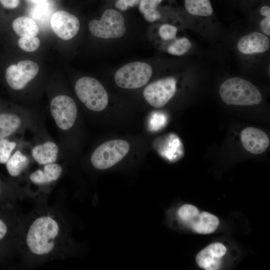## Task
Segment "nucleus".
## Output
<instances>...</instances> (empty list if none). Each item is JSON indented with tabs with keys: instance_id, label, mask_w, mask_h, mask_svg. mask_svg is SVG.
<instances>
[{
	"instance_id": "1",
	"label": "nucleus",
	"mask_w": 270,
	"mask_h": 270,
	"mask_svg": "<svg viewBox=\"0 0 270 270\" xmlns=\"http://www.w3.org/2000/svg\"><path fill=\"white\" fill-rule=\"evenodd\" d=\"M66 236L59 218L50 213H44L35 217L28 226L25 244L29 252L34 256H50L64 246Z\"/></svg>"
},
{
	"instance_id": "6",
	"label": "nucleus",
	"mask_w": 270,
	"mask_h": 270,
	"mask_svg": "<svg viewBox=\"0 0 270 270\" xmlns=\"http://www.w3.org/2000/svg\"><path fill=\"white\" fill-rule=\"evenodd\" d=\"M152 73V68L148 64L132 62L122 66L116 72L114 81L121 88H138L148 82Z\"/></svg>"
},
{
	"instance_id": "8",
	"label": "nucleus",
	"mask_w": 270,
	"mask_h": 270,
	"mask_svg": "<svg viewBox=\"0 0 270 270\" xmlns=\"http://www.w3.org/2000/svg\"><path fill=\"white\" fill-rule=\"evenodd\" d=\"M50 110L56 124L61 130H66L74 124L78 110L74 100L66 95L55 96L51 101Z\"/></svg>"
},
{
	"instance_id": "34",
	"label": "nucleus",
	"mask_w": 270,
	"mask_h": 270,
	"mask_svg": "<svg viewBox=\"0 0 270 270\" xmlns=\"http://www.w3.org/2000/svg\"></svg>"
},
{
	"instance_id": "32",
	"label": "nucleus",
	"mask_w": 270,
	"mask_h": 270,
	"mask_svg": "<svg viewBox=\"0 0 270 270\" xmlns=\"http://www.w3.org/2000/svg\"><path fill=\"white\" fill-rule=\"evenodd\" d=\"M260 14L264 16H270V8L268 6H262L260 9Z\"/></svg>"
},
{
	"instance_id": "5",
	"label": "nucleus",
	"mask_w": 270,
	"mask_h": 270,
	"mask_svg": "<svg viewBox=\"0 0 270 270\" xmlns=\"http://www.w3.org/2000/svg\"><path fill=\"white\" fill-rule=\"evenodd\" d=\"M178 220L192 230L200 234L214 232L219 225L218 217L210 212H200L195 206L186 204L181 206L177 212Z\"/></svg>"
},
{
	"instance_id": "21",
	"label": "nucleus",
	"mask_w": 270,
	"mask_h": 270,
	"mask_svg": "<svg viewBox=\"0 0 270 270\" xmlns=\"http://www.w3.org/2000/svg\"><path fill=\"white\" fill-rule=\"evenodd\" d=\"M168 142L162 154L170 161H176L182 158L184 154L182 144L180 138L174 134H170Z\"/></svg>"
},
{
	"instance_id": "15",
	"label": "nucleus",
	"mask_w": 270,
	"mask_h": 270,
	"mask_svg": "<svg viewBox=\"0 0 270 270\" xmlns=\"http://www.w3.org/2000/svg\"><path fill=\"white\" fill-rule=\"evenodd\" d=\"M62 172L60 165L55 162L44 164L42 170L38 169L30 175L31 182L36 185H46L57 180Z\"/></svg>"
},
{
	"instance_id": "27",
	"label": "nucleus",
	"mask_w": 270,
	"mask_h": 270,
	"mask_svg": "<svg viewBox=\"0 0 270 270\" xmlns=\"http://www.w3.org/2000/svg\"><path fill=\"white\" fill-rule=\"evenodd\" d=\"M178 31L177 28L172 25L164 24L160 28L158 33L162 38L165 40L176 38Z\"/></svg>"
},
{
	"instance_id": "3",
	"label": "nucleus",
	"mask_w": 270,
	"mask_h": 270,
	"mask_svg": "<svg viewBox=\"0 0 270 270\" xmlns=\"http://www.w3.org/2000/svg\"><path fill=\"white\" fill-rule=\"evenodd\" d=\"M78 98L89 110L100 112L108 104V94L102 84L96 79L84 76L78 79L75 84Z\"/></svg>"
},
{
	"instance_id": "30",
	"label": "nucleus",
	"mask_w": 270,
	"mask_h": 270,
	"mask_svg": "<svg viewBox=\"0 0 270 270\" xmlns=\"http://www.w3.org/2000/svg\"><path fill=\"white\" fill-rule=\"evenodd\" d=\"M0 3L4 8H15L19 6L20 0H0Z\"/></svg>"
},
{
	"instance_id": "29",
	"label": "nucleus",
	"mask_w": 270,
	"mask_h": 270,
	"mask_svg": "<svg viewBox=\"0 0 270 270\" xmlns=\"http://www.w3.org/2000/svg\"><path fill=\"white\" fill-rule=\"evenodd\" d=\"M260 28L263 34L270 36V16H265L260 22Z\"/></svg>"
},
{
	"instance_id": "11",
	"label": "nucleus",
	"mask_w": 270,
	"mask_h": 270,
	"mask_svg": "<svg viewBox=\"0 0 270 270\" xmlns=\"http://www.w3.org/2000/svg\"><path fill=\"white\" fill-rule=\"evenodd\" d=\"M50 26L58 37L67 40L72 39L78 34L80 23L74 15L64 10H58L52 15Z\"/></svg>"
},
{
	"instance_id": "26",
	"label": "nucleus",
	"mask_w": 270,
	"mask_h": 270,
	"mask_svg": "<svg viewBox=\"0 0 270 270\" xmlns=\"http://www.w3.org/2000/svg\"><path fill=\"white\" fill-rule=\"evenodd\" d=\"M50 14V6L46 2L34 4L32 10V16L36 20H41Z\"/></svg>"
},
{
	"instance_id": "28",
	"label": "nucleus",
	"mask_w": 270,
	"mask_h": 270,
	"mask_svg": "<svg viewBox=\"0 0 270 270\" xmlns=\"http://www.w3.org/2000/svg\"><path fill=\"white\" fill-rule=\"evenodd\" d=\"M140 0H118L115 6L121 10H125L128 7H132L137 5Z\"/></svg>"
},
{
	"instance_id": "31",
	"label": "nucleus",
	"mask_w": 270,
	"mask_h": 270,
	"mask_svg": "<svg viewBox=\"0 0 270 270\" xmlns=\"http://www.w3.org/2000/svg\"><path fill=\"white\" fill-rule=\"evenodd\" d=\"M8 228L4 222L0 219V240L2 239L6 235Z\"/></svg>"
},
{
	"instance_id": "23",
	"label": "nucleus",
	"mask_w": 270,
	"mask_h": 270,
	"mask_svg": "<svg viewBox=\"0 0 270 270\" xmlns=\"http://www.w3.org/2000/svg\"><path fill=\"white\" fill-rule=\"evenodd\" d=\"M192 44L186 38L176 39L168 48V52L174 56H182L192 48Z\"/></svg>"
},
{
	"instance_id": "10",
	"label": "nucleus",
	"mask_w": 270,
	"mask_h": 270,
	"mask_svg": "<svg viewBox=\"0 0 270 270\" xmlns=\"http://www.w3.org/2000/svg\"><path fill=\"white\" fill-rule=\"evenodd\" d=\"M39 67L30 60L19 62L17 65L12 64L6 70V80L8 86L14 90L24 88L38 74Z\"/></svg>"
},
{
	"instance_id": "33",
	"label": "nucleus",
	"mask_w": 270,
	"mask_h": 270,
	"mask_svg": "<svg viewBox=\"0 0 270 270\" xmlns=\"http://www.w3.org/2000/svg\"><path fill=\"white\" fill-rule=\"evenodd\" d=\"M27 2L34 4H40L46 2L48 0H26Z\"/></svg>"
},
{
	"instance_id": "14",
	"label": "nucleus",
	"mask_w": 270,
	"mask_h": 270,
	"mask_svg": "<svg viewBox=\"0 0 270 270\" xmlns=\"http://www.w3.org/2000/svg\"><path fill=\"white\" fill-rule=\"evenodd\" d=\"M236 47L240 52L245 54L264 53L269 50L270 42L266 35L254 32L240 38Z\"/></svg>"
},
{
	"instance_id": "12",
	"label": "nucleus",
	"mask_w": 270,
	"mask_h": 270,
	"mask_svg": "<svg viewBox=\"0 0 270 270\" xmlns=\"http://www.w3.org/2000/svg\"><path fill=\"white\" fill-rule=\"evenodd\" d=\"M240 137L244 148L253 154L264 152L270 145V139L266 134L254 127H247L244 129Z\"/></svg>"
},
{
	"instance_id": "22",
	"label": "nucleus",
	"mask_w": 270,
	"mask_h": 270,
	"mask_svg": "<svg viewBox=\"0 0 270 270\" xmlns=\"http://www.w3.org/2000/svg\"><path fill=\"white\" fill-rule=\"evenodd\" d=\"M162 0H140L139 10L144 14L145 20L148 22H154L160 18V14L157 6Z\"/></svg>"
},
{
	"instance_id": "18",
	"label": "nucleus",
	"mask_w": 270,
	"mask_h": 270,
	"mask_svg": "<svg viewBox=\"0 0 270 270\" xmlns=\"http://www.w3.org/2000/svg\"><path fill=\"white\" fill-rule=\"evenodd\" d=\"M22 120L18 116L8 113L0 114V140L12 135L22 125Z\"/></svg>"
},
{
	"instance_id": "4",
	"label": "nucleus",
	"mask_w": 270,
	"mask_h": 270,
	"mask_svg": "<svg viewBox=\"0 0 270 270\" xmlns=\"http://www.w3.org/2000/svg\"><path fill=\"white\" fill-rule=\"evenodd\" d=\"M130 144L122 140H112L99 146L91 156L93 166L98 170L108 169L122 160L130 150Z\"/></svg>"
},
{
	"instance_id": "13",
	"label": "nucleus",
	"mask_w": 270,
	"mask_h": 270,
	"mask_svg": "<svg viewBox=\"0 0 270 270\" xmlns=\"http://www.w3.org/2000/svg\"><path fill=\"white\" fill-rule=\"evenodd\" d=\"M226 248L221 243H212L200 251L196 256V262L206 270H218L222 258L226 254Z\"/></svg>"
},
{
	"instance_id": "7",
	"label": "nucleus",
	"mask_w": 270,
	"mask_h": 270,
	"mask_svg": "<svg viewBox=\"0 0 270 270\" xmlns=\"http://www.w3.org/2000/svg\"><path fill=\"white\" fill-rule=\"evenodd\" d=\"M88 27L93 36L104 39L120 38L126 31L123 16L114 10H105L100 20H91Z\"/></svg>"
},
{
	"instance_id": "9",
	"label": "nucleus",
	"mask_w": 270,
	"mask_h": 270,
	"mask_svg": "<svg viewBox=\"0 0 270 270\" xmlns=\"http://www.w3.org/2000/svg\"><path fill=\"white\" fill-rule=\"evenodd\" d=\"M176 84V80L172 77L156 80L145 88L143 92L144 98L153 107H163L174 95Z\"/></svg>"
},
{
	"instance_id": "17",
	"label": "nucleus",
	"mask_w": 270,
	"mask_h": 270,
	"mask_svg": "<svg viewBox=\"0 0 270 270\" xmlns=\"http://www.w3.org/2000/svg\"><path fill=\"white\" fill-rule=\"evenodd\" d=\"M12 26L14 32L20 37L35 36L39 32L36 22L27 16L16 18L13 21Z\"/></svg>"
},
{
	"instance_id": "20",
	"label": "nucleus",
	"mask_w": 270,
	"mask_h": 270,
	"mask_svg": "<svg viewBox=\"0 0 270 270\" xmlns=\"http://www.w3.org/2000/svg\"><path fill=\"white\" fill-rule=\"evenodd\" d=\"M185 8L192 16H208L213 12L210 0H185Z\"/></svg>"
},
{
	"instance_id": "19",
	"label": "nucleus",
	"mask_w": 270,
	"mask_h": 270,
	"mask_svg": "<svg viewBox=\"0 0 270 270\" xmlns=\"http://www.w3.org/2000/svg\"><path fill=\"white\" fill-rule=\"evenodd\" d=\"M28 164V158L18 150L8 158L6 162V166L10 175L16 177L23 172Z\"/></svg>"
},
{
	"instance_id": "2",
	"label": "nucleus",
	"mask_w": 270,
	"mask_h": 270,
	"mask_svg": "<svg viewBox=\"0 0 270 270\" xmlns=\"http://www.w3.org/2000/svg\"><path fill=\"white\" fill-rule=\"evenodd\" d=\"M220 94L228 104L252 106L262 100L259 90L249 81L240 78L226 80L220 87Z\"/></svg>"
},
{
	"instance_id": "25",
	"label": "nucleus",
	"mask_w": 270,
	"mask_h": 270,
	"mask_svg": "<svg viewBox=\"0 0 270 270\" xmlns=\"http://www.w3.org/2000/svg\"><path fill=\"white\" fill-rule=\"evenodd\" d=\"M16 145L15 142L4 138L0 140V164H6Z\"/></svg>"
},
{
	"instance_id": "16",
	"label": "nucleus",
	"mask_w": 270,
	"mask_h": 270,
	"mask_svg": "<svg viewBox=\"0 0 270 270\" xmlns=\"http://www.w3.org/2000/svg\"><path fill=\"white\" fill-rule=\"evenodd\" d=\"M58 146L52 141L36 145L32 151L33 158L40 165L55 162L58 159Z\"/></svg>"
},
{
	"instance_id": "24",
	"label": "nucleus",
	"mask_w": 270,
	"mask_h": 270,
	"mask_svg": "<svg viewBox=\"0 0 270 270\" xmlns=\"http://www.w3.org/2000/svg\"><path fill=\"white\" fill-rule=\"evenodd\" d=\"M18 44L23 50L32 52L39 48L40 40L36 36L21 37L18 40Z\"/></svg>"
}]
</instances>
